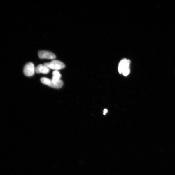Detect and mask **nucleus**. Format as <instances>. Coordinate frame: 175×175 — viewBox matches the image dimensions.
<instances>
[{"mask_svg":"<svg viewBox=\"0 0 175 175\" xmlns=\"http://www.w3.org/2000/svg\"><path fill=\"white\" fill-rule=\"evenodd\" d=\"M130 61L125 58L120 62L118 70L120 74H122L125 76L130 74Z\"/></svg>","mask_w":175,"mask_h":175,"instance_id":"obj_1","label":"nucleus"},{"mask_svg":"<svg viewBox=\"0 0 175 175\" xmlns=\"http://www.w3.org/2000/svg\"><path fill=\"white\" fill-rule=\"evenodd\" d=\"M44 65L50 69L57 71L64 68L65 66V64L62 62L57 60H54L49 63H45Z\"/></svg>","mask_w":175,"mask_h":175,"instance_id":"obj_2","label":"nucleus"},{"mask_svg":"<svg viewBox=\"0 0 175 175\" xmlns=\"http://www.w3.org/2000/svg\"><path fill=\"white\" fill-rule=\"evenodd\" d=\"M41 81L43 84L55 88H60L63 85V81L61 80L55 83L48 78L43 77L41 79Z\"/></svg>","mask_w":175,"mask_h":175,"instance_id":"obj_3","label":"nucleus"},{"mask_svg":"<svg viewBox=\"0 0 175 175\" xmlns=\"http://www.w3.org/2000/svg\"><path fill=\"white\" fill-rule=\"evenodd\" d=\"M24 74L28 77L33 76L36 72V68L34 64L32 62H29L26 64L23 70Z\"/></svg>","mask_w":175,"mask_h":175,"instance_id":"obj_4","label":"nucleus"},{"mask_svg":"<svg viewBox=\"0 0 175 175\" xmlns=\"http://www.w3.org/2000/svg\"><path fill=\"white\" fill-rule=\"evenodd\" d=\"M38 55L41 59H55L56 56L55 55L50 51L45 50L39 51L38 52Z\"/></svg>","mask_w":175,"mask_h":175,"instance_id":"obj_5","label":"nucleus"},{"mask_svg":"<svg viewBox=\"0 0 175 175\" xmlns=\"http://www.w3.org/2000/svg\"><path fill=\"white\" fill-rule=\"evenodd\" d=\"M50 71V69L45 65L40 64L36 68V72L38 74H46Z\"/></svg>","mask_w":175,"mask_h":175,"instance_id":"obj_6","label":"nucleus"},{"mask_svg":"<svg viewBox=\"0 0 175 175\" xmlns=\"http://www.w3.org/2000/svg\"><path fill=\"white\" fill-rule=\"evenodd\" d=\"M61 74L59 71H54L52 73V80L54 82L57 83L59 82L61 80Z\"/></svg>","mask_w":175,"mask_h":175,"instance_id":"obj_7","label":"nucleus"},{"mask_svg":"<svg viewBox=\"0 0 175 175\" xmlns=\"http://www.w3.org/2000/svg\"><path fill=\"white\" fill-rule=\"evenodd\" d=\"M108 110L106 109H105L104 110V115H105L106 114V113L107 112Z\"/></svg>","mask_w":175,"mask_h":175,"instance_id":"obj_8","label":"nucleus"}]
</instances>
